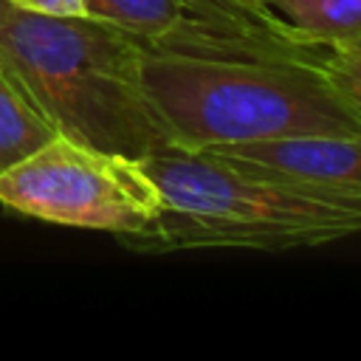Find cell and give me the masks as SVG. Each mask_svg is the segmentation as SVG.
I'll return each mask as SVG.
<instances>
[{
	"mask_svg": "<svg viewBox=\"0 0 361 361\" xmlns=\"http://www.w3.org/2000/svg\"><path fill=\"white\" fill-rule=\"evenodd\" d=\"M0 206L34 220L124 240L152 228L164 200L141 158L56 133L0 175Z\"/></svg>",
	"mask_w": 361,
	"mask_h": 361,
	"instance_id": "277c9868",
	"label": "cell"
},
{
	"mask_svg": "<svg viewBox=\"0 0 361 361\" xmlns=\"http://www.w3.org/2000/svg\"><path fill=\"white\" fill-rule=\"evenodd\" d=\"M8 3L37 14H85V0H8Z\"/></svg>",
	"mask_w": 361,
	"mask_h": 361,
	"instance_id": "30bf717a",
	"label": "cell"
},
{
	"mask_svg": "<svg viewBox=\"0 0 361 361\" xmlns=\"http://www.w3.org/2000/svg\"><path fill=\"white\" fill-rule=\"evenodd\" d=\"M141 164L164 200L152 228L118 240L141 254L285 251L361 234V200L299 186L243 161L166 144L144 155Z\"/></svg>",
	"mask_w": 361,
	"mask_h": 361,
	"instance_id": "7a4b0ae2",
	"label": "cell"
},
{
	"mask_svg": "<svg viewBox=\"0 0 361 361\" xmlns=\"http://www.w3.org/2000/svg\"><path fill=\"white\" fill-rule=\"evenodd\" d=\"M0 65L59 135L130 158L169 144L141 82V42L104 20L0 0Z\"/></svg>",
	"mask_w": 361,
	"mask_h": 361,
	"instance_id": "6da1fadb",
	"label": "cell"
},
{
	"mask_svg": "<svg viewBox=\"0 0 361 361\" xmlns=\"http://www.w3.org/2000/svg\"><path fill=\"white\" fill-rule=\"evenodd\" d=\"M341 51H358V54H361V39H355L350 48H341Z\"/></svg>",
	"mask_w": 361,
	"mask_h": 361,
	"instance_id": "8fae6325",
	"label": "cell"
},
{
	"mask_svg": "<svg viewBox=\"0 0 361 361\" xmlns=\"http://www.w3.org/2000/svg\"><path fill=\"white\" fill-rule=\"evenodd\" d=\"M85 14L161 54L296 62L322 56V51L288 39L259 0H85Z\"/></svg>",
	"mask_w": 361,
	"mask_h": 361,
	"instance_id": "5b68a950",
	"label": "cell"
},
{
	"mask_svg": "<svg viewBox=\"0 0 361 361\" xmlns=\"http://www.w3.org/2000/svg\"><path fill=\"white\" fill-rule=\"evenodd\" d=\"M141 82L169 144L180 149L361 133V110L316 62L203 59L141 45Z\"/></svg>",
	"mask_w": 361,
	"mask_h": 361,
	"instance_id": "3957f363",
	"label": "cell"
},
{
	"mask_svg": "<svg viewBox=\"0 0 361 361\" xmlns=\"http://www.w3.org/2000/svg\"><path fill=\"white\" fill-rule=\"evenodd\" d=\"M319 71L327 76V82L361 110V54L358 51H341L327 48L319 56Z\"/></svg>",
	"mask_w": 361,
	"mask_h": 361,
	"instance_id": "9c48e42d",
	"label": "cell"
},
{
	"mask_svg": "<svg viewBox=\"0 0 361 361\" xmlns=\"http://www.w3.org/2000/svg\"><path fill=\"white\" fill-rule=\"evenodd\" d=\"M56 135V127L23 90V85L0 65V175L34 155Z\"/></svg>",
	"mask_w": 361,
	"mask_h": 361,
	"instance_id": "ba28073f",
	"label": "cell"
},
{
	"mask_svg": "<svg viewBox=\"0 0 361 361\" xmlns=\"http://www.w3.org/2000/svg\"><path fill=\"white\" fill-rule=\"evenodd\" d=\"M206 152L259 166L307 189L361 200V133L228 144Z\"/></svg>",
	"mask_w": 361,
	"mask_h": 361,
	"instance_id": "8992f818",
	"label": "cell"
},
{
	"mask_svg": "<svg viewBox=\"0 0 361 361\" xmlns=\"http://www.w3.org/2000/svg\"><path fill=\"white\" fill-rule=\"evenodd\" d=\"M274 25L296 45L327 51L361 39V0H259Z\"/></svg>",
	"mask_w": 361,
	"mask_h": 361,
	"instance_id": "52a82bcc",
	"label": "cell"
}]
</instances>
